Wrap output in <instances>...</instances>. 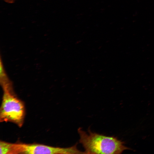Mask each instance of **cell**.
<instances>
[{"label": "cell", "instance_id": "1", "mask_svg": "<svg viewBox=\"0 0 154 154\" xmlns=\"http://www.w3.org/2000/svg\"><path fill=\"white\" fill-rule=\"evenodd\" d=\"M79 142L85 151L84 154H121L130 149L124 142L114 136H108L93 132L88 129V133L81 128L78 129Z\"/></svg>", "mask_w": 154, "mask_h": 154}, {"label": "cell", "instance_id": "2", "mask_svg": "<svg viewBox=\"0 0 154 154\" xmlns=\"http://www.w3.org/2000/svg\"><path fill=\"white\" fill-rule=\"evenodd\" d=\"M3 91L0 110V122H13L21 127L25 114L24 104L17 97L13 90Z\"/></svg>", "mask_w": 154, "mask_h": 154}, {"label": "cell", "instance_id": "3", "mask_svg": "<svg viewBox=\"0 0 154 154\" xmlns=\"http://www.w3.org/2000/svg\"><path fill=\"white\" fill-rule=\"evenodd\" d=\"M13 154H84L76 145L67 148L54 147L44 145L22 143H14Z\"/></svg>", "mask_w": 154, "mask_h": 154}, {"label": "cell", "instance_id": "4", "mask_svg": "<svg viewBox=\"0 0 154 154\" xmlns=\"http://www.w3.org/2000/svg\"><path fill=\"white\" fill-rule=\"evenodd\" d=\"M0 84L3 90H13L12 83L4 69L1 59L0 60Z\"/></svg>", "mask_w": 154, "mask_h": 154}, {"label": "cell", "instance_id": "5", "mask_svg": "<svg viewBox=\"0 0 154 154\" xmlns=\"http://www.w3.org/2000/svg\"><path fill=\"white\" fill-rule=\"evenodd\" d=\"M12 143L1 141L0 142V154H11Z\"/></svg>", "mask_w": 154, "mask_h": 154}, {"label": "cell", "instance_id": "6", "mask_svg": "<svg viewBox=\"0 0 154 154\" xmlns=\"http://www.w3.org/2000/svg\"><path fill=\"white\" fill-rule=\"evenodd\" d=\"M5 2L9 3H13L15 0H3Z\"/></svg>", "mask_w": 154, "mask_h": 154}]
</instances>
